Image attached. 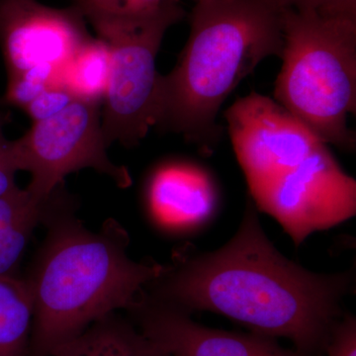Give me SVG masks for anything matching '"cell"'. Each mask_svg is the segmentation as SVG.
<instances>
[{
	"instance_id": "cell-1",
	"label": "cell",
	"mask_w": 356,
	"mask_h": 356,
	"mask_svg": "<svg viewBox=\"0 0 356 356\" xmlns=\"http://www.w3.org/2000/svg\"><path fill=\"white\" fill-rule=\"evenodd\" d=\"M353 280L351 271L316 273L285 257L267 238L250 201L224 247L212 252L177 248L143 294L189 315L218 314L254 334L325 355Z\"/></svg>"
},
{
	"instance_id": "cell-2",
	"label": "cell",
	"mask_w": 356,
	"mask_h": 356,
	"mask_svg": "<svg viewBox=\"0 0 356 356\" xmlns=\"http://www.w3.org/2000/svg\"><path fill=\"white\" fill-rule=\"evenodd\" d=\"M43 225L46 238L23 277L33 305L30 356H51L96 321L129 310L163 268L129 257L130 236L113 218L86 228L63 186Z\"/></svg>"
},
{
	"instance_id": "cell-3",
	"label": "cell",
	"mask_w": 356,
	"mask_h": 356,
	"mask_svg": "<svg viewBox=\"0 0 356 356\" xmlns=\"http://www.w3.org/2000/svg\"><path fill=\"white\" fill-rule=\"evenodd\" d=\"M283 7L278 0L196 3L188 41L172 72L161 76L156 126L210 153L221 136L222 103L261 60L281 58Z\"/></svg>"
},
{
	"instance_id": "cell-4",
	"label": "cell",
	"mask_w": 356,
	"mask_h": 356,
	"mask_svg": "<svg viewBox=\"0 0 356 356\" xmlns=\"http://www.w3.org/2000/svg\"><path fill=\"white\" fill-rule=\"evenodd\" d=\"M275 102L325 143L351 151L356 105V17L284 6Z\"/></svg>"
},
{
	"instance_id": "cell-5",
	"label": "cell",
	"mask_w": 356,
	"mask_h": 356,
	"mask_svg": "<svg viewBox=\"0 0 356 356\" xmlns=\"http://www.w3.org/2000/svg\"><path fill=\"white\" fill-rule=\"evenodd\" d=\"M184 16L179 1H172L152 13L89 21L110 51L109 81L102 111L107 146H137L158 124L161 74L156 57L168 28Z\"/></svg>"
},
{
	"instance_id": "cell-6",
	"label": "cell",
	"mask_w": 356,
	"mask_h": 356,
	"mask_svg": "<svg viewBox=\"0 0 356 356\" xmlns=\"http://www.w3.org/2000/svg\"><path fill=\"white\" fill-rule=\"evenodd\" d=\"M100 105L72 100L53 117L34 122L22 137L10 142L18 172L31 175L26 188L33 195L49 197L64 185L67 175L86 168L106 175L120 188L132 184L127 168L116 165L107 154Z\"/></svg>"
},
{
	"instance_id": "cell-7",
	"label": "cell",
	"mask_w": 356,
	"mask_h": 356,
	"mask_svg": "<svg viewBox=\"0 0 356 356\" xmlns=\"http://www.w3.org/2000/svg\"><path fill=\"white\" fill-rule=\"evenodd\" d=\"M261 212L280 222L299 247L316 232L348 221L356 212V182L327 145L252 193Z\"/></svg>"
},
{
	"instance_id": "cell-8",
	"label": "cell",
	"mask_w": 356,
	"mask_h": 356,
	"mask_svg": "<svg viewBox=\"0 0 356 356\" xmlns=\"http://www.w3.org/2000/svg\"><path fill=\"white\" fill-rule=\"evenodd\" d=\"M226 119L250 193L327 145L280 103L257 93L236 100Z\"/></svg>"
},
{
	"instance_id": "cell-9",
	"label": "cell",
	"mask_w": 356,
	"mask_h": 356,
	"mask_svg": "<svg viewBox=\"0 0 356 356\" xmlns=\"http://www.w3.org/2000/svg\"><path fill=\"white\" fill-rule=\"evenodd\" d=\"M76 6L55 8L37 0H0V50L7 79L38 67L60 69L91 38Z\"/></svg>"
},
{
	"instance_id": "cell-10",
	"label": "cell",
	"mask_w": 356,
	"mask_h": 356,
	"mask_svg": "<svg viewBox=\"0 0 356 356\" xmlns=\"http://www.w3.org/2000/svg\"><path fill=\"white\" fill-rule=\"evenodd\" d=\"M128 317L170 356H325L288 348L254 332L222 331L198 324L191 316L147 298L140 292Z\"/></svg>"
},
{
	"instance_id": "cell-11",
	"label": "cell",
	"mask_w": 356,
	"mask_h": 356,
	"mask_svg": "<svg viewBox=\"0 0 356 356\" xmlns=\"http://www.w3.org/2000/svg\"><path fill=\"white\" fill-rule=\"evenodd\" d=\"M147 208L154 221L175 232L193 231L216 212L218 192L200 166L168 161L156 168L147 185Z\"/></svg>"
},
{
	"instance_id": "cell-12",
	"label": "cell",
	"mask_w": 356,
	"mask_h": 356,
	"mask_svg": "<svg viewBox=\"0 0 356 356\" xmlns=\"http://www.w3.org/2000/svg\"><path fill=\"white\" fill-rule=\"evenodd\" d=\"M51 356H170L129 317L112 313L63 343Z\"/></svg>"
},
{
	"instance_id": "cell-13",
	"label": "cell",
	"mask_w": 356,
	"mask_h": 356,
	"mask_svg": "<svg viewBox=\"0 0 356 356\" xmlns=\"http://www.w3.org/2000/svg\"><path fill=\"white\" fill-rule=\"evenodd\" d=\"M53 193L39 199L17 186L0 196V277L17 276L16 269L35 229L43 225Z\"/></svg>"
},
{
	"instance_id": "cell-14",
	"label": "cell",
	"mask_w": 356,
	"mask_h": 356,
	"mask_svg": "<svg viewBox=\"0 0 356 356\" xmlns=\"http://www.w3.org/2000/svg\"><path fill=\"white\" fill-rule=\"evenodd\" d=\"M109 76L108 44L98 37H91L58 70L57 84L74 100L102 104Z\"/></svg>"
},
{
	"instance_id": "cell-15",
	"label": "cell",
	"mask_w": 356,
	"mask_h": 356,
	"mask_svg": "<svg viewBox=\"0 0 356 356\" xmlns=\"http://www.w3.org/2000/svg\"><path fill=\"white\" fill-rule=\"evenodd\" d=\"M33 305L23 277H0V356H30Z\"/></svg>"
},
{
	"instance_id": "cell-16",
	"label": "cell",
	"mask_w": 356,
	"mask_h": 356,
	"mask_svg": "<svg viewBox=\"0 0 356 356\" xmlns=\"http://www.w3.org/2000/svg\"><path fill=\"white\" fill-rule=\"evenodd\" d=\"M58 70L53 65H38L18 76L9 77L3 102L24 109L47 88L58 86Z\"/></svg>"
},
{
	"instance_id": "cell-17",
	"label": "cell",
	"mask_w": 356,
	"mask_h": 356,
	"mask_svg": "<svg viewBox=\"0 0 356 356\" xmlns=\"http://www.w3.org/2000/svg\"><path fill=\"white\" fill-rule=\"evenodd\" d=\"M72 100H74L72 96L62 86H51L33 99L23 110L34 123L58 114Z\"/></svg>"
},
{
	"instance_id": "cell-18",
	"label": "cell",
	"mask_w": 356,
	"mask_h": 356,
	"mask_svg": "<svg viewBox=\"0 0 356 356\" xmlns=\"http://www.w3.org/2000/svg\"><path fill=\"white\" fill-rule=\"evenodd\" d=\"M325 356H356V318L344 314L332 329Z\"/></svg>"
},
{
	"instance_id": "cell-19",
	"label": "cell",
	"mask_w": 356,
	"mask_h": 356,
	"mask_svg": "<svg viewBox=\"0 0 356 356\" xmlns=\"http://www.w3.org/2000/svg\"><path fill=\"white\" fill-rule=\"evenodd\" d=\"M86 21L113 19L131 15V0H72Z\"/></svg>"
},
{
	"instance_id": "cell-20",
	"label": "cell",
	"mask_w": 356,
	"mask_h": 356,
	"mask_svg": "<svg viewBox=\"0 0 356 356\" xmlns=\"http://www.w3.org/2000/svg\"><path fill=\"white\" fill-rule=\"evenodd\" d=\"M283 6L312 8L327 15L356 17V0H278Z\"/></svg>"
},
{
	"instance_id": "cell-21",
	"label": "cell",
	"mask_w": 356,
	"mask_h": 356,
	"mask_svg": "<svg viewBox=\"0 0 356 356\" xmlns=\"http://www.w3.org/2000/svg\"><path fill=\"white\" fill-rule=\"evenodd\" d=\"M3 117L0 116V196L17 187L15 175L18 172L11 152L10 140L3 135Z\"/></svg>"
},
{
	"instance_id": "cell-22",
	"label": "cell",
	"mask_w": 356,
	"mask_h": 356,
	"mask_svg": "<svg viewBox=\"0 0 356 356\" xmlns=\"http://www.w3.org/2000/svg\"><path fill=\"white\" fill-rule=\"evenodd\" d=\"M172 1L179 0H131V15L137 16L154 13Z\"/></svg>"
},
{
	"instance_id": "cell-23",
	"label": "cell",
	"mask_w": 356,
	"mask_h": 356,
	"mask_svg": "<svg viewBox=\"0 0 356 356\" xmlns=\"http://www.w3.org/2000/svg\"><path fill=\"white\" fill-rule=\"evenodd\" d=\"M196 3H198V2H204V1H211V0H195Z\"/></svg>"
}]
</instances>
